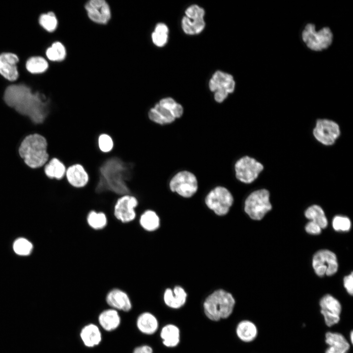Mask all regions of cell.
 Here are the masks:
<instances>
[{"instance_id": "cell-1", "label": "cell", "mask_w": 353, "mask_h": 353, "mask_svg": "<svg viewBox=\"0 0 353 353\" xmlns=\"http://www.w3.org/2000/svg\"><path fill=\"white\" fill-rule=\"evenodd\" d=\"M134 162L113 155L104 158L98 166L95 191L98 194L111 192L122 196L131 194L129 186L135 169Z\"/></svg>"}, {"instance_id": "cell-2", "label": "cell", "mask_w": 353, "mask_h": 353, "mask_svg": "<svg viewBox=\"0 0 353 353\" xmlns=\"http://www.w3.org/2000/svg\"><path fill=\"white\" fill-rule=\"evenodd\" d=\"M4 101L19 115L27 118L34 125H41L50 115V100L43 94L33 93L25 84H14L5 90Z\"/></svg>"}, {"instance_id": "cell-3", "label": "cell", "mask_w": 353, "mask_h": 353, "mask_svg": "<svg viewBox=\"0 0 353 353\" xmlns=\"http://www.w3.org/2000/svg\"><path fill=\"white\" fill-rule=\"evenodd\" d=\"M47 149L48 143L44 137L37 133L31 134L21 142L18 153L27 167L38 169L44 166L50 160Z\"/></svg>"}, {"instance_id": "cell-4", "label": "cell", "mask_w": 353, "mask_h": 353, "mask_svg": "<svg viewBox=\"0 0 353 353\" xmlns=\"http://www.w3.org/2000/svg\"><path fill=\"white\" fill-rule=\"evenodd\" d=\"M235 305V301L231 293L223 289H218L205 299L203 310L209 320L218 322L230 317L233 313Z\"/></svg>"}, {"instance_id": "cell-5", "label": "cell", "mask_w": 353, "mask_h": 353, "mask_svg": "<svg viewBox=\"0 0 353 353\" xmlns=\"http://www.w3.org/2000/svg\"><path fill=\"white\" fill-rule=\"evenodd\" d=\"M301 36L306 47L314 51L328 49L333 41V34L329 27L324 26L316 30V25L312 23H308L304 26Z\"/></svg>"}, {"instance_id": "cell-6", "label": "cell", "mask_w": 353, "mask_h": 353, "mask_svg": "<svg viewBox=\"0 0 353 353\" xmlns=\"http://www.w3.org/2000/svg\"><path fill=\"white\" fill-rule=\"evenodd\" d=\"M182 106L176 102L172 98L161 99L148 113L149 119L158 125H165L173 123L176 118L183 114Z\"/></svg>"}, {"instance_id": "cell-7", "label": "cell", "mask_w": 353, "mask_h": 353, "mask_svg": "<svg viewBox=\"0 0 353 353\" xmlns=\"http://www.w3.org/2000/svg\"><path fill=\"white\" fill-rule=\"evenodd\" d=\"M270 196L269 191L266 188H260L254 190L245 201V211L252 219H262L272 208Z\"/></svg>"}, {"instance_id": "cell-8", "label": "cell", "mask_w": 353, "mask_h": 353, "mask_svg": "<svg viewBox=\"0 0 353 353\" xmlns=\"http://www.w3.org/2000/svg\"><path fill=\"white\" fill-rule=\"evenodd\" d=\"M340 126L335 121L328 118L318 119L312 130L315 140L325 147L333 146L341 136Z\"/></svg>"}, {"instance_id": "cell-9", "label": "cell", "mask_w": 353, "mask_h": 353, "mask_svg": "<svg viewBox=\"0 0 353 353\" xmlns=\"http://www.w3.org/2000/svg\"><path fill=\"white\" fill-rule=\"evenodd\" d=\"M235 176L245 184L254 182L264 170V166L253 157L245 155L239 158L234 165Z\"/></svg>"}, {"instance_id": "cell-10", "label": "cell", "mask_w": 353, "mask_h": 353, "mask_svg": "<svg viewBox=\"0 0 353 353\" xmlns=\"http://www.w3.org/2000/svg\"><path fill=\"white\" fill-rule=\"evenodd\" d=\"M205 202L217 215L223 216L228 212L233 202V198L227 188L217 186L207 194Z\"/></svg>"}, {"instance_id": "cell-11", "label": "cell", "mask_w": 353, "mask_h": 353, "mask_svg": "<svg viewBox=\"0 0 353 353\" xmlns=\"http://www.w3.org/2000/svg\"><path fill=\"white\" fill-rule=\"evenodd\" d=\"M170 190L176 192L184 198H190L194 195L198 188L196 176L187 171H183L176 174L169 183Z\"/></svg>"}, {"instance_id": "cell-12", "label": "cell", "mask_w": 353, "mask_h": 353, "mask_svg": "<svg viewBox=\"0 0 353 353\" xmlns=\"http://www.w3.org/2000/svg\"><path fill=\"white\" fill-rule=\"evenodd\" d=\"M209 87L211 91L215 92V101L222 102L227 98L228 93L233 92L235 82L231 75L217 71L209 82Z\"/></svg>"}, {"instance_id": "cell-13", "label": "cell", "mask_w": 353, "mask_h": 353, "mask_svg": "<svg viewBox=\"0 0 353 353\" xmlns=\"http://www.w3.org/2000/svg\"><path fill=\"white\" fill-rule=\"evenodd\" d=\"M312 266L316 274L319 276L332 275L336 273L338 269L337 257L330 251H319L313 256Z\"/></svg>"}, {"instance_id": "cell-14", "label": "cell", "mask_w": 353, "mask_h": 353, "mask_svg": "<svg viewBox=\"0 0 353 353\" xmlns=\"http://www.w3.org/2000/svg\"><path fill=\"white\" fill-rule=\"evenodd\" d=\"M185 14L181 21L184 32L190 35L200 33L205 26L204 10L197 5H193L186 10Z\"/></svg>"}, {"instance_id": "cell-15", "label": "cell", "mask_w": 353, "mask_h": 353, "mask_svg": "<svg viewBox=\"0 0 353 353\" xmlns=\"http://www.w3.org/2000/svg\"><path fill=\"white\" fill-rule=\"evenodd\" d=\"M138 204L136 197L130 194L121 196L114 205V212L115 217L123 223L132 221L136 216L135 208Z\"/></svg>"}, {"instance_id": "cell-16", "label": "cell", "mask_w": 353, "mask_h": 353, "mask_svg": "<svg viewBox=\"0 0 353 353\" xmlns=\"http://www.w3.org/2000/svg\"><path fill=\"white\" fill-rule=\"evenodd\" d=\"M320 312L326 325L331 327L337 324L340 320L342 306L340 302L332 296L328 294L320 301Z\"/></svg>"}, {"instance_id": "cell-17", "label": "cell", "mask_w": 353, "mask_h": 353, "mask_svg": "<svg viewBox=\"0 0 353 353\" xmlns=\"http://www.w3.org/2000/svg\"><path fill=\"white\" fill-rule=\"evenodd\" d=\"M64 178L68 185L76 189L85 188L90 182L88 171L83 164L78 162L72 163L67 167Z\"/></svg>"}, {"instance_id": "cell-18", "label": "cell", "mask_w": 353, "mask_h": 353, "mask_svg": "<svg viewBox=\"0 0 353 353\" xmlns=\"http://www.w3.org/2000/svg\"><path fill=\"white\" fill-rule=\"evenodd\" d=\"M84 8L89 19L95 23L105 25L111 19V9L105 0H90L85 3Z\"/></svg>"}, {"instance_id": "cell-19", "label": "cell", "mask_w": 353, "mask_h": 353, "mask_svg": "<svg viewBox=\"0 0 353 353\" xmlns=\"http://www.w3.org/2000/svg\"><path fill=\"white\" fill-rule=\"evenodd\" d=\"M19 58L14 53L4 52L0 54V74L10 81H14L19 74L16 64Z\"/></svg>"}, {"instance_id": "cell-20", "label": "cell", "mask_w": 353, "mask_h": 353, "mask_svg": "<svg viewBox=\"0 0 353 353\" xmlns=\"http://www.w3.org/2000/svg\"><path fill=\"white\" fill-rule=\"evenodd\" d=\"M106 301L112 308L124 312L130 311L132 304L127 294L124 291L114 289L107 294Z\"/></svg>"}, {"instance_id": "cell-21", "label": "cell", "mask_w": 353, "mask_h": 353, "mask_svg": "<svg viewBox=\"0 0 353 353\" xmlns=\"http://www.w3.org/2000/svg\"><path fill=\"white\" fill-rule=\"evenodd\" d=\"M325 342L328 345L325 353H347L350 345L341 333L329 331L325 334Z\"/></svg>"}, {"instance_id": "cell-22", "label": "cell", "mask_w": 353, "mask_h": 353, "mask_svg": "<svg viewBox=\"0 0 353 353\" xmlns=\"http://www.w3.org/2000/svg\"><path fill=\"white\" fill-rule=\"evenodd\" d=\"M187 294L184 289L176 286L173 290L167 288L163 294V301L169 308L178 309L182 307L186 302Z\"/></svg>"}, {"instance_id": "cell-23", "label": "cell", "mask_w": 353, "mask_h": 353, "mask_svg": "<svg viewBox=\"0 0 353 353\" xmlns=\"http://www.w3.org/2000/svg\"><path fill=\"white\" fill-rule=\"evenodd\" d=\"M80 337L83 344L88 348H93L99 345L102 339L99 328L92 323L84 326L81 328Z\"/></svg>"}, {"instance_id": "cell-24", "label": "cell", "mask_w": 353, "mask_h": 353, "mask_svg": "<svg viewBox=\"0 0 353 353\" xmlns=\"http://www.w3.org/2000/svg\"><path fill=\"white\" fill-rule=\"evenodd\" d=\"M136 326L141 333L146 335H152L158 330L159 322L154 314L150 312H144L138 316Z\"/></svg>"}, {"instance_id": "cell-25", "label": "cell", "mask_w": 353, "mask_h": 353, "mask_svg": "<svg viewBox=\"0 0 353 353\" xmlns=\"http://www.w3.org/2000/svg\"><path fill=\"white\" fill-rule=\"evenodd\" d=\"M160 336L165 347L169 348L176 347L180 341V329L175 324H166L162 328Z\"/></svg>"}, {"instance_id": "cell-26", "label": "cell", "mask_w": 353, "mask_h": 353, "mask_svg": "<svg viewBox=\"0 0 353 353\" xmlns=\"http://www.w3.org/2000/svg\"><path fill=\"white\" fill-rule=\"evenodd\" d=\"M66 169V165L56 157L51 158L43 166V171L46 176L50 179L57 181L64 179Z\"/></svg>"}, {"instance_id": "cell-27", "label": "cell", "mask_w": 353, "mask_h": 353, "mask_svg": "<svg viewBox=\"0 0 353 353\" xmlns=\"http://www.w3.org/2000/svg\"><path fill=\"white\" fill-rule=\"evenodd\" d=\"M98 321L104 330L112 331L119 327L121 320L118 311L110 308L102 311L99 315Z\"/></svg>"}, {"instance_id": "cell-28", "label": "cell", "mask_w": 353, "mask_h": 353, "mask_svg": "<svg viewBox=\"0 0 353 353\" xmlns=\"http://www.w3.org/2000/svg\"><path fill=\"white\" fill-rule=\"evenodd\" d=\"M235 332L239 340L248 343L253 341L256 338L258 330L254 323L248 320H244L237 325Z\"/></svg>"}, {"instance_id": "cell-29", "label": "cell", "mask_w": 353, "mask_h": 353, "mask_svg": "<svg viewBox=\"0 0 353 353\" xmlns=\"http://www.w3.org/2000/svg\"><path fill=\"white\" fill-rule=\"evenodd\" d=\"M305 217L311 221L318 225L321 228H324L328 225V221L322 208L317 204H313L308 207L304 212Z\"/></svg>"}, {"instance_id": "cell-30", "label": "cell", "mask_w": 353, "mask_h": 353, "mask_svg": "<svg viewBox=\"0 0 353 353\" xmlns=\"http://www.w3.org/2000/svg\"><path fill=\"white\" fill-rule=\"evenodd\" d=\"M98 151L104 154L113 152L115 148V141L112 135L107 132H102L98 134L96 139Z\"/></svg>"}, {"instance_id": "cell-31", "label": "cell", "mask_w": 353, "mask_h": 353, "mask_svg": "<svg viewBox=\"0 0 353 353\" xmlns=\"http://www.w3.org/2000/svg\"><path fill=\"white\" fill-rule=\"evenodd\" d=\"M140 223L146 230L153 231L159 226V219L154 211L148 210L141 216Z\"/></svg>"}, {"instance_id": "cell-32", "label": "cell", "mask_w": 353, "mask_h": 353, "mask_svg": "<svg viewBox=\"0 0 353 353\" xmlns=\"http://www.w3.org/2000/svg\"><path fill=\"white\" fill-rule=\"evenodd\" d=\"M168 28L163 23L157 24L151 34L152 41L156 46H164L168 40Z\"/></svg>"}, {"instance_id": "cell-33", "label": "cell", "mask_w": 353, "mask_h": 353, "mask_svg": "<svg viewBox=\"0 0 353 353\" xmlns=\"http://www.w3.org/2000/svg\"><path fill=\"white\" fill-rule=\"evenodd\" d=\"M66 50L64 46L59 42L53 43L46 51L47 57L53 61H61L66 56Z\"/></svg>"}, {"instance_id": "cell-34", "label": "cell", "mask_w": 353, "mask_h": 353, "mask_svg": "<svg viewBox=\"0 0 353 353\" xmlns=\"http://www.w3.org/2000/svg\"><path fill=\"white\" fill-rule=\"evenodd\" d=\"M27 71L32 74H39L45 72L48 68L47 61L40 56L30 58L26 63Z\"/></svg>"}, {"instance_id": "cell-35", "label": "cell", "mask_w": 353, "mask_h": 353, "mask_svg": "<svg viewBox=\"0 0 353 353\" xmlns=\"http://www.w3.org/2000/svg\"><path fill=\"white\" fill-rule=\"evenodd\" d=\"M87 222L91 227L99 229L106 226L107 219L104 213L91 211L88 215Z\"/></svg>"}, {"instance_id": "cell-36", "label": "cell", "mask_w": 353, "mask_h": 353, "mask_svg": "<svg viewBox=\"0 0 353 353\" xmlns=\"http://www.w3.org/2000/svg\"><path fill=\"white\" fill-rule=\"evenodd\" d=\"M39 23L47 31L52 32L57 27V20L55 14L52 12H50L40 16Z\"/></svg>"}, {"instance_id": "cell-37", "label": "cell", "mask_w": 353, "mask_h": 353, "mask_svg": "<svg viewBox=\"0 0 353 353\" xmlns=\"http://www.w3.org/2000/svg\"><path fill=\"white\" fill-rule=\"evenodd\" d=\"M32 249V244L23 238L17 239L13 244V249L15 252L19 255H25L29 254Z\"/></svg>"}, {"instance_id": "cell-38", "label": "cell", "mask_w": 353, "mask_h": 353, "mask_svg": "<svg viewBox=\"0 0 353 353\" xmlns=\"http://www.w3.org/2000/svg\"><path fill=\"white\" fill-rule=\"evenodd\" d=\"M351 226L350 219L345 216H336L332 221L333 227L336 231H348L351 228Z\"/></svg>"}, {"instance_id": "cell-39", "label": "cell", "mask_w": 353, "mask_h": 353, "mask_svg": "<svg viewBox=\"0 0 353 353\" xmlns=\"http://www.w3.org/2000/svg\"><path fill=\"white\" fill-rule=\"evenodd\" d=\"M321 227L317 224L310 221L305 226L306 231L311 234H319L321 232Z\"/></svg>"}, {"instance_id": "cell-40", "label": "cell", "mask_w": 353, "mask_h": 353, "mask_svg": "<svg viewBox=\"0 0 353 353\" xmlns=\"http://www.w3.org/2000/svg\"><path fill=\"white\" fill-rule=\"evenodd\" d=\"M344 286L347 292L351 295L353 294V274L351 273L344 278Z\"/></svg>"}, {"instance_id": "cell-41", "label": "cell", "mask_w": 353, "mask_h": 353, "mask_svg": "<svg viewBox=\"0 0 353 353\" xmlns=\"http://www.w3.org/2000/svg\"><path fill=\"white\" fill-rule=\"evenodd\" d=\"M132 353H153V349L149 345H144L136 347Z\"/></svg>"}, {"instance_id": "cell-42", "label": "cell", "mask_w": 353, "mask_h": 353, "mask_svg": "<svg viewBox=\"0 0 353 353\" xmlns=\"http://www.w3.org/2000/svg\"><path fill=\"white\" fill-rule=\"evenodd\" d=\"M350 337L351 342L352 344H353V332L352 331L351 332V333H350Z\"/></svg>"}]
</instances>
